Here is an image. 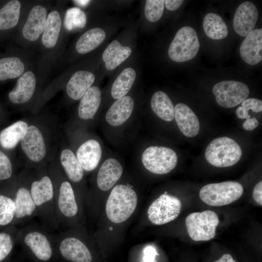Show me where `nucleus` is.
Instances as JSON below:
<instances>
[{
  "instance_id": "1",
  "label": "nucleus",
  "mask_w": 262,
  "mask_h": 262,
  "mask_svg": "<svg viewBox=\"0 0 262 262\" xmlns=\"http://www.w3.org/2000/svg\"><path fill=\"white\" fill-rule=\"evenodd\" d=\"M65 10L61 1L51 6L43 33L37 48L35 65L49 76L50 70L63 56L66 31L64 26Z\"/></svg>"
},
{
  "instance_id": "2",
  "label": "nucleus",
  "mask_w": 262,
  "mask_h": 262,
  "mask_svg": "<svg viewBox=\"0 0 262 262\" xmlns=\"http://www.w3.org/2000/svg\"><path fill=\"white\" fill-rule=\"evenodd\" d=\"M51 6L46 1H23L17 30V40L22 49L32 50L37 47Z\"/></svg>"
},
{
  "instance_id": "3",
  "label": "nucleus",
  "mask_w": 262,
  "mask_h": 262,
  "mask_svg": "<svg viewBox=\"0 0 262 262\" xmlns=\"http://www.w3.org/2000/svg\"><path fill=\"white\" fill-rule=\"evenodd\" d=\"M48 171L53 184L55 216L60 229L74 223L79 208L74 189L61 168L51 165Z\"/></svg>"
},
{
  "instance_id": "4",
  "label": "nucleus",
  "mask_w": 262,
  "mask_h": 262,
  "mask_svg": "<svg viewBox=\"0 0 262 262\" xmlns=\"http://www.w3.org/2000/svg\"><path fill=\"white\" fill-rule=\"evenodd\" d=\"M30 191L37 216L43 224L48 229H58L55 212L54 187L48 171L43 170L35 178L32 177Z\"/></svg>"
},
{
  "instance_id": "5",
  "label": "nucleus",
  "mask_w": 262,
  "mask_h": 262,
  "mask_svg": "<svg viewBox=\"0 0 262 262\" xmlns=\"http://www.w3.org/2000/svg\"><path fill=\"white\" fill-rule=\"evenodd\" d=\"M137 202V194L130 187L124 184L115 186L106 204L107 217L116 224L125 221L135 211Z\"/></svg>"
},
{
  "instance_id": "6",
  "label": "nucleus",
  "mask_w": 262,
  "mask_h": 262,
  "mask_svg": "<svg viewBox=\"0 0 262 262\" xmlns=\"http://www.w3.org/2000/svg\"><path fill=\"white\" fill-rule=\"evenodd\" d=\"M242 151L239 144L228 137L213 139L205 152L207 162L217 167H227L236 164L241 159Z\"/></svg>"
},
{
  "instance_id": "7",
  "label": "nucleus",
  "mask_w": 262,
  "mask_h": 262,
  "mask_svg": "<svg viewBox=\"0 0 262 262\" xmlns=\"http://www.w3.org/2000/svg\"><path fill=\"white\" fill-rule=\"evenodd\" d=\"M48 76L37 67L35 63L17 79L15 86L8 94L9 100L16 105L29 103L37 94L41 84Z\"/></svg>"
},
{
  "instance_id": "8",
  "label": "nucleus",
  "mask_w": 262,
  "mask_h": 262,
  "mask_svg": "<svg viewBox=\"0 0 262 262\" xmlns=\"http://www.w3.org/2000/svg\"><path fill=\"white\" fill-rule=\"evenodd\" d=\"M244 192L242 185L235 181L210 183L200 190V199L212 206H221L230 204L238 199Z\"/></svg>"
},
{
  "instance_id": "9",
  "label": "nucleus",
  "mask_w": 262,
  "mask_h": 262,
  "mask_svg": "<svg viewBox=\"0 0 262 262\" xmlns=\"http://www.w3.org/2000/svg\"><path fill=\"white\" fill-rule=\"evenodd\" d=\"M16 239L38 260L48 261L51 258L54 238L44 229L32 225L26 226L18 231Z\"/></svg>"
},
{
  "instance_id": "10",
  "label": "nucleus",
  "mask_w": 262,
  "mask_h": 262,
  "mask_svg": "<svg viewBox=\"0 0 262 262\" xmlns=\"http://www.w3.org/2000/svg\"><path fill=\"white\" fill-rule=\"evenodd\" d=\"M200 45L196 31L184 26L177 32L168 50L169 58L173 61L181 63L193 59L197 54Z\"/></svg>"
},
{
  "instance_id": "11",
  "label": "nucleus",
  "mask_w": 262,
  "mask_h": 262,
  "mask_svg": "<svg viewBox=\"0 0 262 262\" xmlns=\"http://www.w3.org/2000/svg\"><path fill=\"white\" fill-rule=\"evenodd\" d=\"M219 222L217 214L211 210L192 213L185 219L188 233L195 241H208L213 239Z\"/></svg>"
},
{
  "instance_id": "12",
  "label": "nucleus",
  "mask_w": 262,
  "mask_h": 262,
  "mask_svg": "<svg viewBox=\"0 0 262 262\" xmlns=\"http://www.w3.org/2000/svg\"><path fill=\"white\" fill-rule=\"evenodd\" d=\"M142 162L148 171L163 175L175 168L178 162V156L175 151L169 147L151 146L143 152Z\"/></svg>"
},
{
  "instance_id": "13",
  "label": "nucleus",
  "mask_w": 262,
  "mask_h": 262,
  "mask_svg": "<svg viewBox=\"0 0 262 262\" xmlns=\"http://www.w3.org/2000/svg\"><path fill=\"white\" fill-rule=\"evenodd\" d=\"M181 209L180 200L165 192L149 206L147 212L148 218L153 224L164 225L177 218Z\"/></svg>"
},
{
  "instance_id": "14",
  "label": "nucleus",
  "mask_w": 262,
  "mask_h": 262,
  "mask_svg": "<svg viewBox=\"0 0 262 262\" xmlns=\"http://www.w3.org/2000/svg\"><path fill=\"white\" fill-rule=\"evenodd\" d=\"M32 177L27 173L21 174L13 197L16 213L13 223H22L37 216L36 208L30 191Z\"/></svg>"
},
{
  "instance_id": "15",
  "label": "nucleus",
  "mask_w": 262,
  "mask_h": 262,
  "mask_svg": "<svg viewBox=\"0 0 262 262\" xmlns=\"http://www.w3.org/2000/svg\"><path fill=\"white\" fill-rule=\"evenodd\" d=\"M32 51L21 49L0 58V81L18 79L35 63Z\"/></svg>"
},
{
  "instance_id": "16",
  "label": "nucleus",
  "mask_w": 262,
  "mask_h": 262,
  "mask_svg": "<svg viewBox=\"0 0 262 262\" xmlns=\"http://www.w3.org/2000/svg\"><path fill=\"white\" fill-rule=\"evenodd\" d=\"M61 255L71 262H91L92 254L86 245L69 231L60 233L54 238Z\"/></svg>"
},
{
  "instance_id": "17",
  "label": "nucleus",
  "mask_w": 262,
  "mask_h": 262,
  "mask_svg": "<svg viewBox=\"0 0 262 262\" xmlns=\"http://www.w3.org/2000/svg\"><path fill=\"white\" fill-rule=\"evenodd\" d=\"M213 92L217 103L221 107L229 108L236 106L246 99L249 89L243 82L226 80L215 84Z\"/></svg>"
},
{
  "instance_id": "18",
  "label": "nucleus",
  "mask_w": 262,
  "mask_h": 262,
  "mask_svg": "<svg viewBox=\"0 0 262 262\" xmlns=\"http://www.w3.org/2000/svg\"><path fill=\"white\" fill-rule=\"evenodd\" d=\"M20 145L23 152L30 161L38 163L45 158L47 154L46 142L37 126L34 125L28 126Z\"/></svg>"
},
{
  "instance_id": "19",
  "label": "nucleus",
  "mask_w": 262,
  "mask_h": 262,
  "mask_svg": "<svg viewBox=\"0 0 262 262\" xmlns=\"http://www.w3.org/2000/svg\"><path fill=\"white\" fill-rule=\"evenodd\" d=\"M259 17L256 6L250 1L241 3L237 8L233 19V29L238 35L246 37L255 28Z\"/></svg>"
},
{
  "instance_id": "20",
  "label": "nucleus",
  "mask_w": 262,
  "mask_h": 262,
  "mask_svg": "<svg viewBox=\"0 0 262 262\" xmlns=\"http://www.w3.org/2000/svg\"><path fill=\"white\" fill-rule=\"evenodd\" d=\"M95 74L87 69H79L73 72L66 81L65 86L67 96L74 100L80 99L93 86Z\"/></svg>"
},
{
  "instance_id": "21",
  "label": "nucleus",
  "mask_w": 262,
  "mask_h": 262,
  "mask_svg": "<svg viewBox=\"0 0 262 262\" xmlns=\"http://www.w3.org/2000/svg\"><path fill=\"white\" fill-rule=\"evenodd\" d=\"M242 59L250 65H255L262 60V29H254L246 36L240 47Z\"/></svg>"
},
{
  "instance_id": "22",
  "label": "nucleus",
  "mask_w": 262,
  "mask_h": 262,
  "mask_svg": "<svg viewBox=\"0 0 262 262\" xmlns=\"http://www.w3.org/2000/svg\"><path fill=\"white\" fill-rule=\"evenodd\" d=\"M174 118L183 135L188 137L197 135L199 131V122L189 107L184 103H178L174 107Z\"/></svg>"
},
{
  "instance_id": "23",
  "label": "nucleus",
  "mask_w": 262,
  "mask_h": 262,
  "mask_svg": "<svg viewBox=\"0 0 262 262\" xmlns=\"http://www.w3.org/2000/svg\"><path fill=\"white\" fill-rule=\"evenodd\" d=\"M123 173L120 163L114 158H108L102 164L97 176V184L101 191L109 190L119 180Z\"/></svg>"
},
{
  "instance_id": "24",
  "label": "nucleus",
  "mask_w": 262,
  "mask_h": 262,
  "mask_svg": "<svg viewBox=\"0 0 262 262\" xmlns=\"http://www.w3.org/2000/svg\"><path fill=\"white\" fill-rule=\"evenodd\" d=\"M101 154L99 143L96 140L89 139L78 147L76 157L83 170L89 172L97 167Z\"/></svg>"
},
{
  "instance_id": "25",
  "label": "nucleus",
  "mask_w": 262,
  "mask_h": 262,
  "mask_svg": "<svg viewBox=\"0 0 262 262\" xmlns=\"http://www.w3.org/2000/svg\"><path fill=\"white\" fill-rule=\"evenodd\" d=\"M134 105L133 99L128 96L116 99L106 114V121L113 126L122 125L130 117Z\"/></svg>"
},
{
  "instance_id": "26",
  "label": "nucleus",
  "mask_w": 262,
  "mask_h": 262,
  "mask_svg": "<svg viewBox=\"0 0 262 262\" xmlns=\"http://www.w3.org/2000/svg\"><path fill=\"white\" fill-rule=\"evenodd\" d=\"M23 1L11 0L0 8V31L17 29L22 13Z\"/></svg>"
},
{
  "instance_id": "27",
  "label": "nucleus",
  "mask_w": 262,
  "mask_h": 262,
  "mask_svg": "<svg viewBox=\"0 0 262 262\" xmlns=\"http://www.w3.org/2000/svg\"><path fill=\"white\" fill-rule=\"evenodd\" d=\"M106 33L101 28H90L82 33L77 40L74 49L76 53L84 55L98 47L104 41Z\"/></svg>"
},
{
  "instance_id": "28",
  "label": "nucleus",
  "mask_w": 262,
  "mask_h": 262,
  "mask_svg": "<svg viewBox=\"0 0 262 262\" xmlns=\"http://www.w3.org/2000/svg\"><path fill=\"white\" fill-rule=\"evenodd\" d=\"M132 52L131 48L122 45L116 40L111 42L104 50L102 61L106 68L112 71L118 67L130 56Z\"/></svg>"
},
{
  "instance_id": "29",
  "label": "nucleus",
  "mask_w": 262,
  "mask_h": 262,
  "mask_svg": "<svg viewBox=\"0 0 262 262\" xmlns=\"http://www.w3.org/2000/svg\"><path fill=\"white\" fill-rule=\"evenodd\" d=\"M101 92L96 86H92L80 99L78 108L79 117L83 120L93 118L101 102Z\"/></svg>"
},
{
  "instance_id": "30",
  "label": "nucleus",
  "mask_w": 262,
  "mask_h": 262,
  "mask_svg": "<svg viewBox=\"0 0 262 262\" xmlns=\"http://www.w3.org/2000/svg\"><path fill=\"white\" fill-rule=\"evenodd\" d=\"M60 160L64 173L68 181L74 183L81 182L83 178L84 170L73 151L68 148L63 149Z\"/></svg>"
},
{
  "instance_id": "31",
  "label": "nucleus",
  "mask_w": 262,
  "mask_h": 262,
  "mask_svg": "<svg viewBox=\"0 0 262 262\" xmlns=\"http://www.w3.org/2000/svg\"><path fill=\"white\" fill-rule=\"evenodd\" d=\"M28 123L18 120L3 129L0 132V144L5 149L15 148L26 134Z\"/></svg>"
},
{
  "instance_id": "32",
  "label": "nucleus",
  "mask_w": 262,
  "mask_h": 262,
  "mask_svg": "<svg viewBox=\"0 0 262 262\" xmlns=\"http://www.w3.org/2000/svg\"><path fill=\"white\" fill-rule=\"evenodd\" d=\"M150 105L153 112L161 119L171 121L174 118V107L168 96L164 92L158 91L152 96Z\"/></svg>"
},
{
  "instance_id": "33",
  "label": "nucleus",
  "mask_w": 262,
  "mask_h": 262,
  "mask_svg": "<svg viewBox=\"0 0 262 262\" xmlns=\"http://www.w3.org/2000/svg\"><path fill=\"white\" fill-rule=\"evenodd\" d=\"M203 28L206 35L214 40L224 39L229 33L228 27L221 16L213 13L206 15Z\"/></svg>"
},
{
  "instance_id": "34",
  "label": "nucleus",
  "mask_w": 262,
  "mask_h": 262,
  "mask_svg": "<svg viewBox=\"0 0 262 262\" xmlns=\"http://www.w3.org/2000/svg\"><path fill=\"white\" fill-rule=\"evenodd\" d=\"M136 71L132 67L124 69L114 82L111 90L112 98L117 99L129 92L136 79Z\"/></svg>"
},
{
  "instance_id": "35",
  "label": "nucleus",
  "mask_w": 262,
  "mask_h": 262,
  "mask_svg": "<svg viewBox=\"0 0 262 262\" xmlns=\"http://www.w3.org/2000/svg\"><path fill=\"white\" fill-rule=\"evenodd\" d=\"M86 23V15L80 7H72L65 11L64 26L66 33L83 29Z\"/></svg>"
},
{
  "instance_id": "36",
  "label": "nucleus",
  "mask_w": 262,
  "mask_h": 262,
  "mask_svg": "<svg viewBox=\"0 0 262 262\" xmlns=\"http://www.w3.org/2000/svg\"><path fill=\"white\" fill-rule=\"evenodd\" d=\"M16 213L13 198L0 194V226L13 223Z\"/></svg>"
},
{
  "instance_id": "37",
  "label": "nucleus",
  "mask_w": 262,
  "mask_h": 262,
  "mask_svg": "<svg viewBox=\"0 0 262 262\" xmlns=\"http://www.w3.org/2000/svg\"><path fill=\"white\" fill-rule=\"evenodd\" d=\"M164 7V0H147L145 5V15L150 22L159 20L162 17Z\"/></svg>"
},
{
  "instance_id": "38",
  "label": "nucleus",
  "mask_w": 262,
  "mask_h": 262,
  "mask_svg": "<svg viewBox=\"0 0 262 262\" xmlns=\"http://www.w3.org/2000/svg\"><path fill=\"white\" fill-rule=\"evenodd\" d=\"M14 239L11 234L6 232H0V262L4 260L11 252Z\"/></svg>"
},
{
  "instance_id": "39",
  "label": "nucleus",
  "mask_w": 262,
  "mask_h": 262,
  "mask_svg": "<svg viewBox=\"0 0 262 262\" xmlns=\"http://www.w3.org/2000/svg\"><path fill=\"white\" fill-rule=\"evenodd\" d=\"M13 172V165L7 156L0 150V180L10 179Z\"/></svg>"
},
{
  "instance_id": "40",
  "label": "nucleus",
  "mask_w": 262,
  "mask_h": 262,
  "mask_svg": "<svg viewBox=\"0 0 262 262\" xmlns=\"http://www.w3.org/2000/svg\"><path fill=\"white\" fill-rule=\"evenodd\" d=\"M241 106L246 111L251 110L255 113H259L262 111V101L257 98H246L241 103Z\"/></svg>"
},
{
  "instance_id": "41",
  "label": "nucleus",
  "mask_w": 262,
  "mask_h": 262,
  "mask_svg": "<svg viewBox=\"0 0 262 262\" xmlns=\"http://www.w3.org/2000/svg\"><path fill=\"white\" fill-rule=\"evenodd\" d=\"M158 255L154 247L147 246L143 249V262H156L155 257Z\"/></svg>"
},
{
  "instance_id": "42",
  "label": "nucleus",
  "mask_w": 262,
  "mask_h": 262,
  "mask_svg": "<svg viewBox=\"0 0 262 262\" xmlns=\"http://www.w3.org/2000/svg\"><path fill=\"white\" fill-rule=\"evenodd\" d=\"M252 196L254 200L260 206H262V181H261L255 186Z\"/></svg>"
},
{
  "instance_id": "43",
  "label": "nucleus",
  "mask_w": 262,
  "mask_h": 262,
  "mask_svg": "<svg viewBox=\"0 0 262 262\" xmlns=\"http://www.w3.org/2000/svg\"><path fill=\"white\" fill-rule=\"evenodd\" d=\"M183 2L182 0H164V4L168 10L173 11L178 9Z\"/></svg>"
},
{
  "instance_id": "44",
  "label": "nucleus",
  "mask_w": 262,
  "mask_h": 262,
  "mask_svg": "<svg viewBox=\"0 0 262 262\" xmlns=\"http://www.w3.org/2000/svg\"><path fill=\"white\" fill-rule=\"evenodd\" d=\"M259 123L255 117L249 118L243 123V128L247 131H252L255 129L258 125Z\"/></svg>"
},
{
  "instance_id": "45",
  "label": "nucleus",
  "mask_w": 262,
  "mask_h": 262,
  "mask_svg": "<svg viewBox=\"0 0 262 262\" xmlns=\"http://www.w3.org/2000/svg\"><path fill=\"white\" fill-rule=\"evenodd\" d=\"M237 116L240 119H247L250 118V115H248V112L246 111L243 107H239L236 110Z\"/></svg>"
},
{
  "instance_id": "46",
  "label": "nucleus",
  "mask_w": 262,
  "mask_h": 262,
  "mask_svg": "<svg viewBox=\"0 0 262 262\" xmlns=\"http://www.w3.org/2000/svg\"><path fill=\"white\" fill-rule=\"evenodd\" d=\"M213 262H236L229 254L222 255L218 260Z\"/></svg>"
},
{
  "instance_id": "47",
  "label": "nucleus",
  "mask_w": 262,
  "mask_h": 262,
  "mask_svg": "<svg viewBox=\"0 0 262 262\" xmlns=\"http://www.w3.org/2000/svg\"><path fill=\"white\" fill-rule=\"evenodd\" d=\"M73 2L75 3L76 4H77L79 6L81 7H85L87 6L90 2H91V0H73Z\"/></svg>"
}]
</instances>
